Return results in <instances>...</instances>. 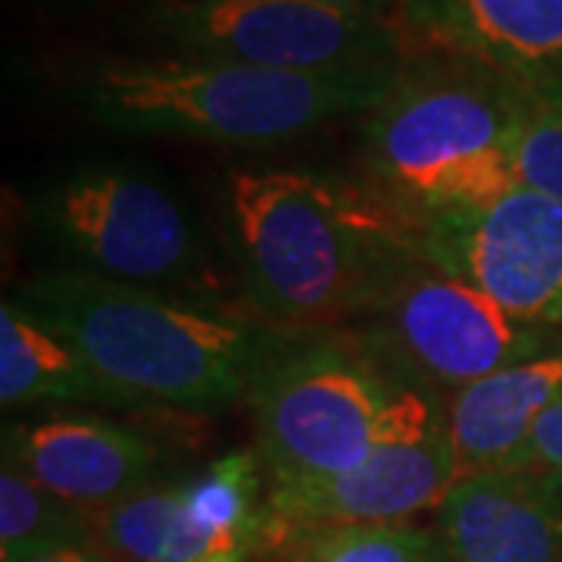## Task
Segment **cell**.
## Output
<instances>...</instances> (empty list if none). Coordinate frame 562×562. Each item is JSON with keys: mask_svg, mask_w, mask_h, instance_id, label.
Returning <instances> with one entry per match:
<instances>
[{"mask_svg": "<svg viewBox=\"0 0 562 562\" xmlns=\"http://www.w3.org/2000/svg\"><path fill=\"white\" fill-rule=\"evenodd\" d=\"M225 216L250 297L284 328L366 319L419 257L409 210L313 169H232Z\"/></svg>", "mask_w": 562, "mask_h": 562, "instance_id": "1", "label": "cell"}, {"mask_svg": "<svg viewBox=\"0 0 562 562\" xmlns=\"http://www.w3.org/2000/svg\"><path fill=\"white\" fill-rule=\"evenodd\" d=\"M13 301L57 328L122 403L181 413H220L244 401L291 341L213 303L81 269L44 272Z\"/></svg>", "mask_w": 562, "mask_h": 562, "instance_id": "2", "label": "cell"}, {"mask_svg": "<svg viewBox=\"0 0 562 562\" xmlns=\"http://www.w3.org/2000/svg\"><path fill=\"white\" fill-rule=\"evenodd\" d=\"M403 69L284 72L228 60L106 63L76 81V101L128 135L276 144L322 122L375 113Z\"/></svg>", "mask_w": 562, "mask_h": 562, "instance_id": "3", "label": "cell"}, {"mask_svg": "<svg viewBox=\"0 0 562 562\" xmlns=\"http://www.w3.org/2000/svg\"><path fill=\"white\" fill-rule=\"evenodd\" d=\"M244 401L269 487L338 479L384 441L447 413L375 350L344 341H288Z\"/></svg>", "mask_w": 562, "mask_h": 562, "instance_id": "4", "label": "cell"}, {"mask_svg": "<svg viewBox=\"0 0 562 562\" xmlns=\"http://www.w3.org/2000/svg\"><path fill=\"white\" fill-rule=\"evenodd\" d=\"M522 81L482 63L403 72L366 122V157L409 213L501 198L516 179Z\"/></svg>", "mask_w": 562, "mask_h": 562, "instance_id": "5", "label": "cell"}, {"mask_svg": "<svg viewBox=\"0 0 562 562\" xmlns=\"http://www.w3.org/2000/svg\"><path fill=\"white\" fill-rule=\"evenodd\" d=\"M38 228L98 279L194 294L210 279L206 247L184 203L132 166H88L32 201Z\"/></svg>", "mask_w": 562, "mask_h": 562, "instance_id": "6", "label": "cell"}, {"mask_svg": "<svg viewBox=\"0 0 562 562\" xmlns=\"http://www.w3.org/2000/svg\"><path fill=\"white\" fill-rule=\"evenodd\" d=\"M147 29L194 60L284 72L403 69L394 20L322 0H150Z\"/></svg>", "mask_w": 562, "mask_h": 562, "instance_id": "7", "label": "cell"}, {"mask_svg": "<svg viewBox=\"0 0 562 562\" xmlns=\"http://www.w3.org/2000/svg\"><path fill=\"white\" fill-rule=\"evenodd\" d=\"M369 341L394 372L422 387H450L562 350V331L509 316L475 284L428 260H409L369 310Z\"/></svg>", "mask_w": 562, "mask_h": 562, "instance_id": "8", "label": "cell"}, {"mask_svg": "<svg viewBox=\"0 0 562 562\" xmlns=\"http://www.w3.org/2000/svg\"><path fill=\"white\" fill-rule=\"evenodd\" d=\"M409 216L422 260L475 284L519 322L562 331V203L513 184L487 203Z\"/></svg>", "mask_w": 562, "mask_h": 562, "instance_id": "9", "label": "cell"}, {"mask_svg": "<svg viewBox=\"0 0 562 562\" xmlns=\"http://www.w3.org/2000/svg\"><path fill=\"white\" fill-rule=\"evenodd\" d=\"M453 482L457 457L443 413V419L428 428L384 441L338 479L303 487H269L266 541L310 528L409 522L425 509L441 506Z\"/></svg>", "mask_w": 562, "mask_h": 562, "instance_id": "10", "label": "cell"}, {"mask_svg": "<svg viewBox=\"0 0 562 562\" xmlns=\"http://www.w3.org/2000/svg\"><path fill=\"white\" fill-rule=\"evenodd\" d=\"M3 462L16 465L54 497L94 516L157 484L160 450L116 422L57 416L7 425Z\"/></svg>", "mask_w": 562, "mask_h": 562, "instance_id": "11", "label": "cell"}, {"mask_svg": "<svg viewBox=\"0 0 562 562\" xmlns=\"http://www.w3.org/2000/svg\"><path fill=\"white\" fill-rule=\"evenodd\" d=\"M438 535L447 562H562V482L528 469L457 479Z\"/></svg>", "mask_w": 562, "mask_h": 562, "instance_id": "12", "label": "cell"}, {"mask_svg": "<svg viewBox=\"0 0 562 562\" xmlns=\"http://www.w3.org/2000/svg\"><path fill=\"white\" fill-rule=\"evenodd\" d=\"M409 20L506 79L562 81V0H409Z\"/></svg>", "mask_w": 562, "mask_h": 562, "instance_id": "13", "label": "cell"}, {"mask_svg": "<svg viewBox=\"0 0 562 562\" xmlns=\"http://www.w3.org/2000/svg\"><path fill=\"white\" fill-rule=\"evenodd\" d=\"M562 394V350L506 366L450 394L447 431L457 479L509 469L535 422Z\"/></svg>", "mask_w": 562, "mask_h": 562, "instance_id": "14", "label": "cell"}, {"mask_svg": "<svg viewBox=\"0 0 562 562\" xmlns=\"http://www.w3.org/2000/svg\"><path fill=\"white\" fill-rule=\"evenodd\" d=\"M94 538L120 562H254L257 543L203 528L184 506L181 484H150L94 513Z\"/></svg>", "mask_w": 562, "mask_h": 562, "instance_id": "15", "label": "cell"}, {"mask_svg": "<svg viewBox=\"0 0 562 562\" xmlns=\"http://www.w3.org/2000/svg\"><path fill=\"white\" fill-rule=\"evenodd\" d=\"M0 403L7 409L25 403L122 406L91 362L57 328L16 301L0 306Z\"/></svg>", "mask_w": 562, "mask_h": 562, "instance_id": "16", "label": "cell"}, {"mask_svg": "<svg viewBox=\"0 0 562 562\" xmlns=\"http://www.w3.org/2000/svg\"><path fill=\"white\" fill-rule=\"evenodd\" d=\"M91 543H98L91 513L54 497L16 465H0V562H25Z\"/></svg>", "mask_w": 562, "mask_h": 562, "instance_id": "17", "label": "cell"}, {"mask_svg": "<svg viewBox=\"0 0 562 562\" xmlns=\"http://www.w3.org/2000/svg\"><path fill=\"white\" fill-rule=\"evenodd\" d=\"M266 562H447L441 535L409 522L338 525L279 535L262 543Z\"/></svg>", "mask_w": 562, "mask_h": 562, "instance_id": "18", "label": "cell"}, {"mask_svg": "<svg viewBox=\"0 0 562 562\" xmlns=\"http://www.w3.org/2000/svg\"><path fill=\"white\" fill-rule=\"evenodd\" d=\"M513 162L519 184L562 203V81H522Z\"/></svg>", "mask_w": 562, "mask_h": 562, "instance_id": "19", "label": "cell"}, {"mask_svg": "<svg viewBox=\"0 0 562 562\" xmlns=\"http://www.w3.org/2000/svg\"><path fill=\"white\" fill-rule=\"evenodd\" d=\"M509 469H528V472H543L562 482V394L541 413L535 422L528 441L509 462Z\"/></svg>", "mask_w": 562, "mask_h": 562, "instance_id": "20", "label": "cell"}, {"mask_svg": "<svg viewBox=\"0 0 562 562\" xmlns=\"http://www.w3.org/2000/svg\"><path fill=\"white\" fill-rule=\"evenodd\" d=\"M25 562H120L116 557H110L103 547L91 543V547H66V550H57V553H44V557H35V560Z\"/></svg>", "mask_w": 562, "mask_h": 562, "instance_id": "21", "label": "cell"}, {"mask_svg": "<svg viewBox=\"0 0 562 562\" xmlns=\"http://www.w3.org/2000/svg\"><path fill=\"white\" fill-rule=\"evenodd\" d=\"M322 3H331V7H344V10H360V13H372V16H382L391 20V13L401 7L403 0H322Z\"/></svg>", "mask_w": 562, "mask_h": 562, "instance_id": "22", "label": "cell"}]
</instances>
